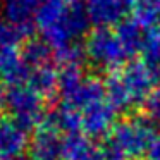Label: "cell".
Returning a JSON list of instances; mask_svg holds the SVG:
<instances>
[{"label":"cell","mask_w":160,"mask_h":160,"mask_svg":"<svg viewBox=\"0 0 160 160\" xmlns=\"http://www.w3.org/2000/svg\"><path fill=\"white\" fill-rule=\"evenodd\" d=\"M88 12L79 0H42L35 24L52 50L76 43L88 29Z\"/></svg>","instance_id":"cell-1"},{"label":"cell","mask_w":160,"mask_h":160,"mask_svg":"<svg viewBox=\"0 0 160 160\" xmlns=\"http://www.w3.org/2000/svg\"><path fill=\"white\" fill-rule=\"evenodd\" d=\"M155 136L157 126L139 110H132L117 119L110 134L105 139L122 150L131 160H136L146 155Z\"/></svg>","instance_id":"cell-2"},{"label":"cell","mask_w":160,"mask_h":160,"mask_svg":"<svg viewBox=\"0 0 160 160\" xmlns=\"http://www.w3.org/2000/svg\"><path fill=\"white\" fill-rule=\"evenodd\" d=\"M84 53L86 59L103 72L115 71L131 60L114 26H97L91 29L84 40Z\"/></svg>","instance_id":"cell-3"},{"label":"cell","mask_w":160,"mask_h":160,"mask_svg":"<svg viewBox=\"0 0 160 160\" xmlns=\"http://www.w3.org/2000/svg\"><path fill=\"white\" fill-rule=\"evenodd\" d=\"M47 105L48 102L26 83L5 86L4 93L0 95V107H4L7 114H11V119L28 131L36 129L45 119Z\"/></svg>","instance_id":"cell-4"},{"label":"cell","mask_w":160,"mask_h":160,"mask_svg":"<svg viewBox=\"0 0 160 160\" xmlns=\"http://www.w3.org/2000/svg\"><path fill=\"white\" fill-rule=\"evenodd\" d=\"M115 74L121 86L124 88L132 108L138 110L150 91L160 83V72L153 66H150L145 59H131L122 67L110 71Z\"/></svg>","instance_id":"cell-5"},{"label":"cell","mask_w":160,"mask_h":160,"mask_svg":"<svg viewBox=\"0 0 160 160\" xmlns=\"http://www.w3.org/2000/svg\"><path fill=\"white\" fill-rule=\"evenodd\" d=\"M28 153L31 160H62L64 138L50 114H47L35 129L28 146Z\"/></svg>","instance_id":"cell-6"},{"label":"cell","mask_w":160,"mask_h":160,"mask_svg":"<svg viewBox=\"0 0 160 160\" xmlns=\"http://www.w3.org/2000/svg\"><path fill=\"white\" fill-rule=\"evenodd\" d=\"M115 122L117 108L108 102L107 97L93 102L81 110V131L91 139H105Z\"/></svg>","instance_id":"cell-7"},{"label":"cell","mask_w":160,"mask_h":160,"mask_svg":"<svg viewBox=\"0 0 160 160\" xmlns=\"http://www.w3.org/2000/svg\"><path fill=\"white\" fill-rule=\"evenodd\" d=\"M28 146V129L14 119H0V160H22Z\"/></svg>","instance_id":"cell-8"},{"label":"cell","mask_w":160,"mask_h":160,"mask_svg":"<svg viewBox=\"0 0 160 160\" xmlns=\"http://www.w3.org/2000/svg\"><path fill=\"white\" fill-rule=\"evenodd\" d=\"M132 0H84L90 21L97 26H115L132 11Z\"/></svg>","instance_id":"cell-9"},{"label":"cell","mask_w":160,"mask_h":160,"mask_svg":"<svg viewBox=\"0 0 160 160\" xmlns=\"http://www.w3.org/2000/svg\"><path fill=\"white\" fill-rule=\"evenodd\" d=\"M28 76V64L21 48H0V79L5 86L21 84Z\"/></svg>","instance_id":"cell-10"},{"label":"cell","mask_w":160,"mask_h":160,"mask_svg":"<svg viewBox=\"0 0 160 160\" xmlns=\"http://www.w3.org/2000/svg\"><path fill=\"white\" fill-rule=\"evenodd\" d=\"M62 160H103V153L86 134L76 132L64 136Z\"/></svg>","instance_id":"cell-11"},{"label":"cell","mask_w":160,"mask_h":160,"mask_svg":"<svg viewBox=\"0 0 160 160\" xmlns=\"http://www.w3.org/2000/svg\"><path fill=\"white\" fill-rule=\"evenodd\" d=\"M42 0H5V19L22 28H31Z\"/></svg>","instance_id":"cell-12"},{"label":"cell","mask_w":160,"mask_h":160,"mask_svg":"<svg viewBox=\"0 0 160 160\" xmlns=\"http://www.w3.org/2000/svg\"><path fill=\"white\" fill-rule=\"evenodd\" d=\"M31 38V28H22L9 19H0V48H21Z\"/></svg>","instance_id":"cell-13"},{"label":"cell","mask_w":160,"mask_h":160,"mask_svg":"<svg viewBox=\"0 0 160 160\" xmlns=\"http://www.w3.org/2000/svg\"><path fill=\"white\" fill-rule=\"evenodd\" d=\"M131 18L143 29H152L160 21V0H134Z\"/></svg>","instance_id":"cell-14"},{"label":"cell","mask_w":160,"mask_h":160,"mask_svg":"<svg viewBox=\"0 0 160 160\" xmlns=\"http://www.w3.org/2000/svg\"><path fill=\"white\" fill-rule=\"evenodd\" d=\"M145 117H148L157 128H160V83L150 91V95L145 98L141 107L138 108Z\"/></svg>","instance_id":"cell-15"},{"label":"cell","mask_w":160,"mask_h":160,"mask_svg":"<svg viewBox=\"0 0 160 160\" xmlns=\"http://www.w3.org/2000/svg\"><path fill=\"white\" fill-rule=\"evenodd\" d=\"M102 153H103V160H131L122 150H119L117 146L108 143L107 139L102 145Z\"/></svg>","instance_id":"cell-16"},{"label":"cell","mask_w":160,"mask_h":160,"mask_svg":"<svg viewBox=\"0 0 160 160\" xmlns=\"http://www.w3.org/2000/svg\"><path fill=\"white\" fill-rule=\"evenodd\" d=\"M146 160H160V134H157L153 143L150 145L146 152Z\"/></svg>","instance_id":"cell-17"}]
</instances>
